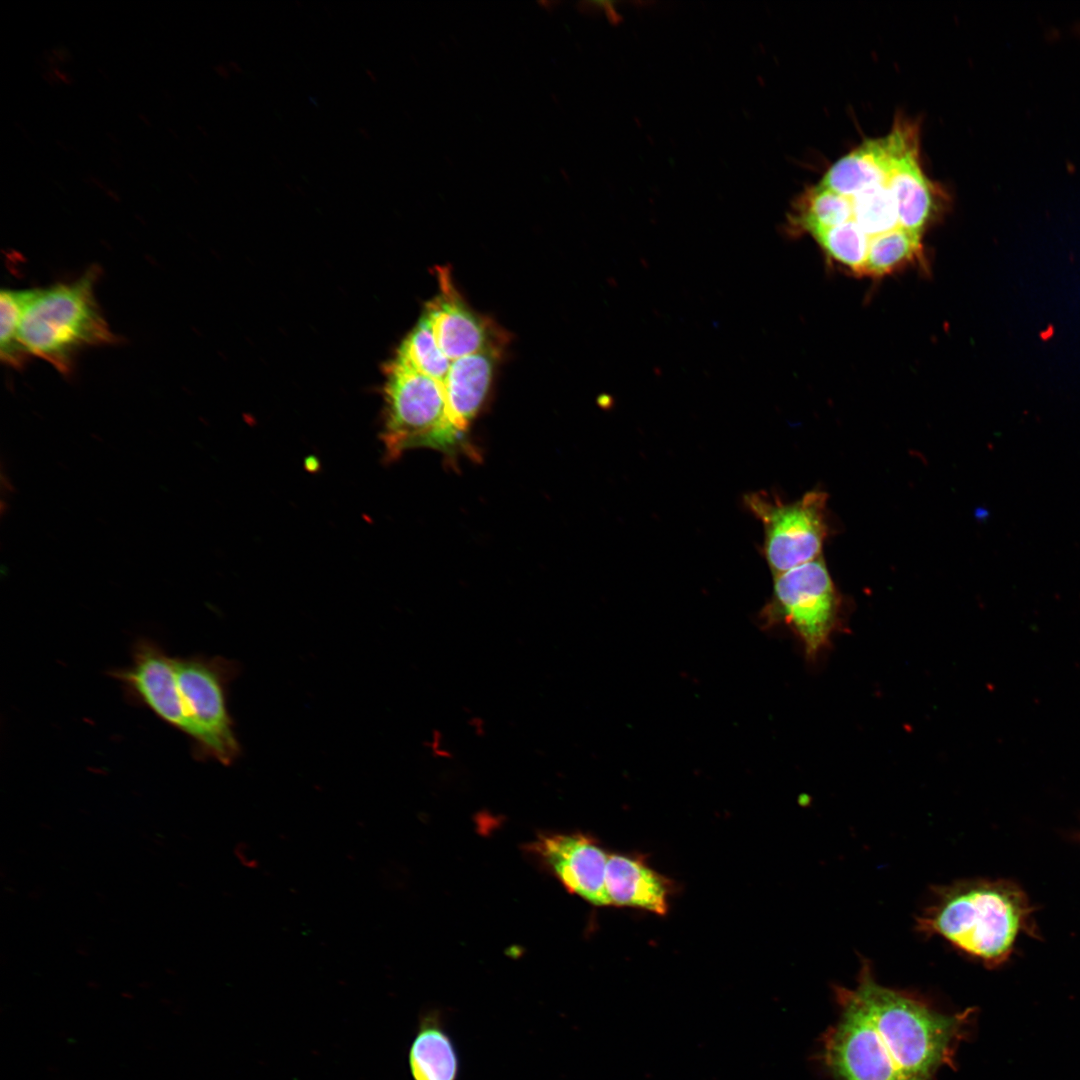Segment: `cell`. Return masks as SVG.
<instances>
[{"label": "cell", "mask_w": 1080, "mask_h": 1080, "mask_svg": "<svg viewBox=\"0 0 1080 1080\" xmlns=\"http://www.w3.org/2000/svg\"><path fill=\"white\" fill-rule=\"evenodd\" d=\"M129 700L149 708L161 720L187 735L188 723L170 657L155 641L135 642L128 666L111 671Z\"/></svg>", "instance_id": "ba28073f"}, {"label": "cell", "mask_w": 1080, "mask_h": 1080, "mask_svg": "<svg viewBox=\"0 0 1080 1080\" xmlns=\"http://www.w3.org/2000/svg\"><path fill=\"white\" fill-rule=\"evenodd\" d=\"M827 501V493L819 489L788 503L760 492L745 497L763 524L764 554L774 576L822 556L830 529Z\"/></svg>", "instance_id": "52a82bcc"}, {"label": "cell", "mask_w": 1080, "mask_h": 1080, "mask_svg": "<svg viewBox=\"0 0 1080 1080\" xmlns=\"http://www.w3.org/2000/svg\"><path fill=\"white\" fill-rule=\"evenodd\" d=\"M409 1065L414 1080H457L458 1055L439 1012L429 1011L420 1017Z\"/></svg>", "instance_id": "5bb4252c"}, {"label": "cell", "mask_w": 1080, "mask_h": 1080, "mask_svg": "<svg viewBox=\"0 0 1080 1080\" xmlns=\"http://www.w3.org/2000/svg\"><path fill=\"white\" fill-rule=\"evenodd\" d=\"M849 197L840 195L821 184L807 187L792 202L784 231L791 237L813 235L852 219Z\"/></svg>", "instance_id": "9a60e30c"}, {"label": "cell", "mask_w": 1080, "mask_h": 1080, "mask_svg": "<svg viewBox=\"0 0 1080 1080\" xmlns=\"http://www.w3.org/2000/svg\"><path fill=\"white\" fill-rule=\"evenodd\" d=\"M885 185L896 200L900 227L922 235L940 215L942 200L922 171L919 146L901 159Z\"/></svg>", "instance_id": "8fae6325"}, {"label": "cell", "mask_w": 1080, "mask_h": 1080, "mask_svg": "<svg viewBox=\"0 0 1080 1080\" xmlns=\"http://www.w3.org/2000/svg\"><path fill=\"white\" fill-rule=\"evenodd\" d=\"M849 198L852 219L869 237L900 227L897 203L886 185L868 188Z\"/></svg>", "instance_id": "d6986e66"}, {"label": "cell", "mask_w": 1080, "mask_h": 1080, "mask_svg": "<svg viewBox=\"0 0 1080 1080\" xmlns=\"http://www.w3.org/2000/svg\"><path fill=\"white\" fill-rule=\"evenodd\" d=\"M1030 913L1026 894L1014 882L960 880L932 890L915 927L994 968L1009 958Z\"/></svg>", "instance_id": "7a4b0ae2"}, {"label": "cell", "mask_w": 1080, "mask_h": 1080, "mask_svg": "<svg viewBox=\"0 0 1080 1080\" xmlns=\"http://www.w3.org/2000/svg\"><path fill=\"white\" fill-rule=\"evenodd\" d=\"M768 612L798 635L808 659L829 647L842 625L843 599L823 556L774 576Z\"/></svg>", "instance_id": "8992f818"}, {"label": "cell", "mask_w": 1080, "mask_h": 1080, "mask_svg": "<svg viewBox=\"0 0 1080 1080\" xmlns=\"http://www.w3.org/2000/svg\"><path fill=\"white\" fill-rule=\"evenodd\" d=\"M234 853L244 866L248 868H256L258 866V860L247 843H238L234 849Z\"/></svg>", "instance_id": "44dd1931"}, {"label": "cell", "mask_w": 1080, "mask_h": 1080, "mask_svg": "<svg viewBox=\"0 0 1080 1080\" xmlns=\"http://www.w3.org/2000/svg\"><path fill=\"white\" fill-rule=\"evenodd\" d=\"M534 850L571 893L596 906L611 905L606 890L609 855L592 839L582 834L543 835Z\"/></svg>", "instance_id": "9c48e42d"}, {"label": "cell", "mask_w": 1080, "mask_h": 1080, "mask_svg": "<svg viewBox=\"0 0 1080 1080\" xmlns=\"http://www.w3.org/2000/svg\"><path fill=\"white\" fill-rule=\"evenodd\" d=\"M606 890L611 904L642 908L660 915L667 912L666 881L639 858L609 855Z\"/></svg>", "instance_id": "7c38bea8"}, {"label": "cell", "mask_w": 1080, "mask_h": 1080, "mask_svg": "<svg viewBox=\"0 0 1080 1080\" xmlns=\"http://www.w3.org/2000/svg\"><path fill=\"white\" fill-rule=\"evenodd\" d=\"M99 273L98 267L92 266L75 281L36 289L19 329V341L27 354L68 374L80 350L116 341L94 294Z\"/></svg>", "instance_id": "3957f363"}, {"label": "cell", "mask_w": 1080, "mask_h": 1080, "mask_svg": "<svg viewBox=\"0 0 1080 1080\" xmlns=\"http://www.w3.org/2000/svg\"><path fill=\"white\" fill-rule=\"evenodd\" d=\"M174 668L194 755L232 764L240 753L226 703L234 664L221 657L188 656L174 657Z\"/></svg>", "instance_id": "5b68a950"}, {"label": "cell", "mask_w": 1080, "mask_h": 1080, "mask_svg": "<svg viewBox=\"0 0 1080 1080\" xmlns=\"http://www.w3.org/2000/svg\"><path fill=\"white\" fill-rule=\"evenodd\" d=\"M812 237L828 258L860 276L870 237L853 219L818 231Z\"/></svg>", "instance_id": "e0dca14e"}, {"label": "cell", "mask_w": 1080, "mask_h": 1080, "mask_svg": "<svg viewBox=\"0 0 1080 1080\" xmlns=\"http://www.w3.org/2000/svg\"><path fill=\"white\" fill-rule=\"evenodd\" d=\"M913 264H924L921 235L897 227L870 237L860 276L883 277Z\"/></svg>", "instance_id": "2e32d148"}, {"label": "cell", "mask_w": 1080, "mask_h": 1080, "mask_svg": "<svg viewBox=\"0 0 1080 1080\" xmlns=\"http://www.w3.org/2000/svg\"><path fill=\"white\" fill-rule=\"evenodd\" d=\"M384 422L380 439L389 461L414 448H430L450 458L470 450L450 421L443 384L397 357L386 367Z\"/></svg>", "instance_id": "277c9868"}, {"label": "cell", "mask_w": 1080, "mask_h": 1080, "mask_svg": "<svg viewBox=\"0 0 1080 1080\" xmlns=\"http://www.w3.org/2000/svg\"><path fill=\"white\" fill-rule=\"evenodd\" d=\"M839 1015L820 1039L818 1060L834 1080H935L954 1068L974 1008L946 1013L922 996L877 982L862 960L855 987L833 986Z\"/></svg>", "instance_id": "6da1fadb"}, {"label": "cell", "mask_w": 1080, "mask_h": 1080, "mask_svg": "<svg viewBox=\"0 0 1080 1080\" xmlns=\"http://www.w3.org/2000/svg\"><path fill=\"white\" fill-rule=\"evenodd\" d=\"M443 293L424 315L435 341L451 361L478 354L488 348V333L482 322L473 315L455 294L450 279L440 278Z\"/></svg>", "instance_id": "30bf717a"}, {"label": "cell", "mask_w": 1080, "mask_h": 1080, "mask_svg": "<svg viewBox=\"0 0 1080 1080\" xmlns=\"http://www.w3.org/2000/svg\"><path fill=\"white\" fill-rule=\"evenodd\" d=\"M396 357L442 384L445 382L452 363L437 345L425 316L402 343Z\"/></svg>", "instance_id": "ac0fdd59"}, {"label": "cell", "mask_w": 1080, "mask_h": 1080, "mask_svg": "<svg viewBox=\"0 0 1080 1080\" xmlns=\"http://www.w3.org/2000/svg\"><path fill=\"white\" fill-rule=\"evenodd\" d=\"M494 352L488 348L451 363L443 384L447 410L454 427L464 433L481 407L492 378Z\"/></svg>", "instance_id": "4fadbf2b"}, {"label": "cell", "mask_w": 1080, "mask_h": 1080, "mask_svg": "<svg viewBox=\"0 0 1080 1080\" xmlns=\"http://www.w3.org/2000/svg\"><path fill=\"white\" fill-rule=\"evenodd\" d=\"M37 288L2 289L0 293V358L10 367H21L27 353L19 341L23 312Z\"/></svg>", "instance_id": "ffe728a7"}]
</instances>
